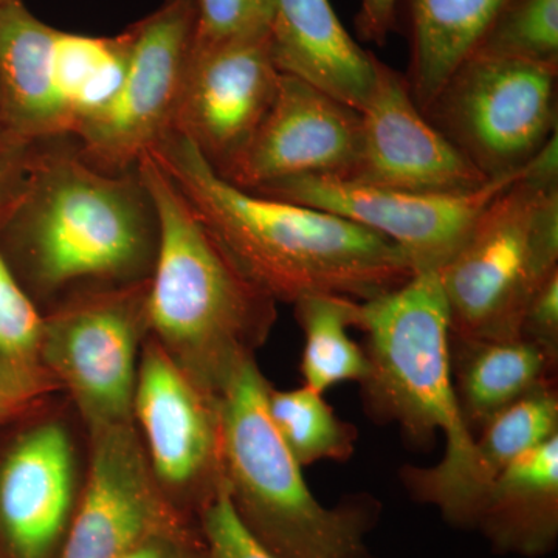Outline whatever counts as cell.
<instances>
[{
  "label": "cell",
  "mask_w": 558,
  "mask_h": 558,
  "mask_svg": "<svg viewBox=\"0 0 558 558\" xmlns=\"http://www.w3.org/2000/svg\"><path fill=\"white\" fill-rule=\"evenodd\" d=\"M558 435L557 381L542 385L502 410L480 429L464 490V529L490 484L517 458Z\"/></svg>",
  "instance_id": "21"
},
{
  "label": "cell",
  "mask_w": 558,
  "mask_h": 558,
  "mask_svg": "<svg viewBox=\"0 0 558 558\" xmlns=\"http://www.w3.org/2000/svg\"><path fill=\"white\" fill-rule=\"evenodd\" d=\"M146 154L238 267L277 303L314 295L368 301L416 275L398 245L352 220L227 182L178 131Z\"/></svg>",
  "instance_id": "2"
},
{
  "label": "cell",
  "mask_w": 558,
  "mask_h": 558,
  "mask_svg": "<svg viewBox=\"0 0 558 558\" xmlns=\"http://www.w3.org/2000/svg\"><path fill=\"white\" fill-rule=\"evenodd\" d=\"M279 80L269 35L191 53L172 131L223 174L266 119Z\"/></svg>",
  "instance_id": "15"
},
{
  "label": "cell",
  "mask_w": 558,
  "mask_h": 558,
  "mask_svg": "<svg viewBox=\"0 0 558 558\" xmlns=\"http://www.w3.org/2000/svg\"><path fill=\"white\" fill-rule=\"evenodd\" d=\"M39 145L0 130V229L24 193Z\"/></svg>",
  "instance_id": "29"
},
{
  "label": "cell",
  "mask_w": 558,
  "mask_h": 558,
  "mask_svg": "<svg viewBox=\"0 0 558 558\" xmlns=\"http://www.w3.org/2000/svg\"><path fill=\"white\" fill-rule=\"evenodd\" d=\"M473 57L558 68V0H508Z\"/></svg>",
  "instance_id": "24"
},
{
  "label": "cell",
  "mask_w": 558,
  "mask_h": 558,
  "mask_svg": "<svg viewBox=\"0 0 558 558\" xmlns=\"http://www.w3.org/2000/svg\"><path fill=\"white\" fill-rule=\"evenodd\" d=\"M44 315L0 253V357L39 363Z\"/></svg>",
  "instance_id": "26"
},
{
  "label": "cell",
  "mask_w": 558,
  "mask_h": 558,
  "mask_svg": "<svg viewBox=\"0 0 558 558\" xmlns=\"http://www.w3.org/2000/svg\"><path fill=\"white\" fill-rule=\"evenodd\" d=\"M191 53L269 35L275 0H193Z\"/></svg>",
  "instance_id": "25"
},
{
  "label": "cell",
  "mask_w": 558,
  "mask_h": 558,
  "mask_svg": "<svg viewBox=\"0 0 558 558\" xmlns=\"http://www.w3.org/2000/svg\"><path fill=\"white\" fill-rule=\"evenodd\" d=\"M199 526L209 558H277L242 526L226 486L202 512Z\"/></svg>",
  "instance_id": "27"
},
{
  "label": "cell",
  "mask_w": 558,
  "mask_h": 558,
  "mask_svg": "<svg viewBox=\"0 0 558 558\" xmlns=\"http://www.w3.org/2000/svg\"><path fill=\"white\" fill-rule=\"evenodd\" d=\"M362 117L306 81L281 73L258 131L220 178L250 191L299 175L348 178L359 160Z\"/></svg>",
  "instance_id": "14"
},
{
  "label": "cell",
  "mask_w": 558,
  "mask_h": 558,
  "mask_svg": "<svg viewBox=\"0 0 558 558\" xmlns=\"http://www.w3.org/2000/svg\"><path fill=\"white\" fill-rule=\"evenodd\" d=\"M154 478L180 515L199 524L222 487L219 399L197 387L150 336L143 341L134 422Z\"/></svg>",
  "instance_id": "10"
},
{
  "label": "cell",
  "mask_w": 558,
  "mask_h": 558,
  "mask_svg": "<svg viewBox=\"0 0 558 558\" xmlns=\"http://www.w3.org/2000/svg\"><path fill=\"white\" fill-rule=\"evenodd\" d=\"M269 38L279 72L362 112L376 81L377 58L349 35L329 0H275Z\"/></svg>",
  "instance_id": "17"
},
{
  "label": "cell",
  "mask_w": 558,
  "mask_h": 558,
  "mask_svg": "<svg viewBox=\"0 0 558 558\" xmlns=\"http://www.w3.org/2000/svg\"><path fill=\"white\" fill-rule=\"evenodd\" d=\"M520 339L538 344L558 359V271L529 301L521 319Z\"/></svg>",
  "instance_id": "30"
},
{
  "label": "cell",
  "mask_w": 558,
  "mask_h": 558,
  "mask_svg": "<svg viewBox=\"0 0 558 558\" xmlns=\"http://www.w3.org/2000/svg\"><path fill=\"white\" fill-rule=\"evenodd\" d=\"M156 202L138 168L110 172L73 137L43 140L0 229V253L33 301H65L148 281L159 250Z\"/></svg>",
  "instance_id": "1"
},
{
  "label": "cell",
  "mask_w": 558,
  "mask_h": 558,
  "mask_svg": "<svg viewBox=\"0 0 558 558\" xmlns=\"http://www.w3.org/2000/svg\"><path fill=\"white\" fill-rule=\"evenodd\" d=\"M557 142L487 205L438 270L451 343L520 339L529 301L558 271Z\"/></svg>",
  "instance_id": "6"
},
{
  "label": "cell",
  "mask_w": 558,
  "mask_h": 558,
  "mask_svg": "<svg viewBox=\"0 0 558 558\" xmlns=\"http://www.w3.org/2000/svg\"><path fill=\"white\" fill-rule=\"evenodd\" d=\"M558 68L472 57L425 116L483 174L523 170L557 135Z\"/></svg>",
  "instance_id": "7"
},
{
  "label": "cell",
  "mask_w": 558,
  "mask_h": 558,
  "mask_svg": "<svg viewBox=\"0 0 558 558\" xmlns=\"http://www.w3.org/2000/svg\"><path fill=\"white\" fill-rule=\"evenodd\" d=\"M10 2V0H0V3Z\"/></svg>",
  "instance_id": "34"
},
{
  "label": "cell",
  "mask_w": 558,
  "mask_h": 558,
  "mask_svg": "<svg viewBox=\"0 0 558 558\" xmlns=\"http://www.w3.org/2000/svg\"><path fill=\"white\" fill-rule=\"evenodd\" d=\"M137 168L160 223L146 299L148 336L197 387L219 399L231 374L266 343L277 301L230 258L149 154Z\"/></svg>",
  "instance_id": "4"
},
{
  "label": "cell",
  "mask_w": 558,
  "mask_h": 558,
  "mask_svg": "<svg viewBox=\"0 0 558 558\" xmlns=\"http://www.w3.org/2000/svg\"><path fill=\"white\" fill-rule=\"evenodd\" d=\"M360 117L359 160L344 179L413 193H468L492 180L422 112L405 75L379 60Z\"/></svg>",
  "instance_id": "13"
},
{
  "label": "cell",
  "mask_w": 558,
  "mask_h": 558,
  "mask_svg": "<svg viewBox=\"0 0 558 558\" xmlns=\"http://www.w3.org/2000/svg\"><path fill=\"white\" fill-rule=\"evenodd\" d=\"M80 495L64 425L50 421L28 429L0 465V542L7 558H58Z\"/></svg>",
  "instance_id": "16"
},
{
  "label": "cell",
  "mask_w": 558,
  "mask_h": 558,
  "mask_svg": "<svg viewBox=\"0 0 558 558\" xmlns=\"http://www.w3.org/2000/svg\"><path fill=\"white\" fill-rule=\"evenodd\" d=\"M495 553L539 558L558 542V435L502 470L473 517Z\"/></svg>",
  "instance_id": "18"
},
{
  "label": "cell",
  "mask_w": 558,
  "mask_h": 558,
  "mask_svg": "<svg viewBox=\"0 0 558 558\" xmlns=\"http://www.w3.org/2000/svg\"><path fill=\"white\" fill-rule=\"evenodd\" d=\"M266 403L271 425L301 468L344 462L355 453L357 427L337 416L322 392L306 385L289 391L270 385Z\"/></svg>",
  "instance_id": "23"
},
{
  "label": "cell",
  "mask_w": 558,
  "mask_h": 558,
  "mask_svg": "<svg viewBox=\"0 0 558 558\" xmlns=\"http://www.w3.org/2000/svg\"><path fill=\"white\" fill-rule=\"evenodd\" d=\"M459 413L473 436L502 410L556 381L558 359L524 339L451 343Z\"/></svg>",
  "instance_id": "20"
},
{
  "label": "cell",
  "mask_w": 558,
  "mask_h": 558,
  "mask_svg": "<svg viewBox=\"0 0 558 558\" xmlns=\"http://www.w3.org/2000/svg\"><path fill=\"white\" fill-rule=\"evenodd\" d=\"M131 31L119 90L73 137L84 159L110 172L137 167L174 128L193 50V0H165Z\"/></svg>",
  "instance_id": "9"
},
{
  "label": "cell",
  "mask_w": 558,
  "mask_h": 558,
  "mask_svg": "<svg viewBox=\"0 0 558 558\" xmlns=\"http://www.w3.org/2000/svg\"><path fill=\"white\" fill-rule=\"evenodd\" d=\"M89 475L58 558H119L182 524L150 470L134 422L90 433Z\"/></svg>",
  "instance_id": "12"
},
{
  "label": "cell",
  "mask_w": 558,
  "mask_h": 558,
  "mask_svg": "<svg viewBox=\"0 0 558 558\" xmlns=\"http://www.w3.org/2000/svg\"><path fill=\"white\" fill-rule=\"evenodd\" d=\"M0 130H5V128L2 126V98H0Z\"/></svg>",
  "instance_id": "33"
},
{
  "label": "cell",
  "mask_w": 558,
  "mask_h": 558,
  "mask_svg": "<svg viewBox=\"0 0 558 558\" xmlns=\"http://www.w3.org/2000/svg\"><path fill=\"white\" fill-rule=\"evenodd\" d=\"M399 0H362L355 27L359 38L384 46L398 25Z\"/></svg>",
  "instance_id": "32"
},
{
  "label": "cell",
  "mask_w": 558,
  "mask_h": 558,
  "mask_svg": "<svg viewBox=\"0 0 558 558\" xmlns=\"http://www.w3.org/2000/svg\"><path fill=\"white\" fill-rule=\"evenodd\" d=\"M526 171L527 165L468 193L379 189L336 175H299L252 193L352 220L398 245L414 274H421L438 271L468 238L487 205Z\"/></svg>",
  "instance_id": "11"
},
{
  "label": "cell",
  "mask_w": 558,
  "mask_h": 558,
  "mask_svg": "<svg viewBox=\"0 0 558 558\" xmlns=\"http://www.w3.org/2000/svg\"><path fill=\"white\" fill-rule=\"evenodd\" d=\"M366 333L371 373L365 409L416 444L446 436V454L432 468H403L411 497L464 527V490L475 436L459 413L450 359V317L438 271H421L377 299L357 301L355 326Z\"/></svg>",
  "instance_id": "3"
},
{
  "label": "cell",
  "mask_w": 558,
  "mask_h": 558,
  "mask_svg": "<svg viewBox=\"0 0 558 558\" xmlns=\"http://www.w3.org/2000/svg\"><path fill=\"white\" fill-rule=\"evenodd\" d=\"M58 389L61 385L40 363L0 357V424L38 405Z\"/></svg>",
  "instance_id": "28"
},
{
  "label": "cell",
  "mask_w": 558,
  "mask_h": 558,
  "mask_svg": "<svg viewBox=\"0 0 558 558\" xmlns=\"http://www.w3.org/2000/svg\"><path fill=\"white\" fill-rule=\"evenodd\" d=\"M119 558H209L199 524H182L149 535Z\"/></svg>",
  "instance_id": "31"
},
{
  "label": "cell",
  "mask_w": 558,
  "mask_h": 558,
  "mask_svg": "<svg viewBox=\"0 0 558 558\" xmlns=\"http://www.w3.org/2000/svg\"><path fill=\"white\" fill-rule=\"evenodd\" d=\"M148 286L83 293L44 315L39 363L68 389L90 433L134 422Z\"/></svg>",
  "instance_id": "8"
},
{
  "label": "cell",
  "mask_w": 558,
  "mask_h": 558,
  "mask_svg": "<svg viewBox=\"0 0 558 558\" xmlns=\"http://www.w3.org/2000/svg\"><path fill=\"white\" fill-rule=\"evenodd\" d=\"M508 0H399L410 43L411 95L427 112L447 81L473 57Z\"/></svg>",
  "instance_id": "19"
},
{
  "label": "cell",
  "mask_w": 558,
  "mask_h": 558,
  "mask_svg": "<svg viewBox=\"0 0 558 558\" xmlns=\"http://www.w3.org/2000/svg\"><path fill=\"white\" fill-rule=\"evenodd\" d=\"M270 384L244 360L219 395L227 494L242 526L277 558H377L366 535L379 521L368 495L326 508L312 494L267 413Z\"/></svg>",
  "instance_id": "5"
},
{
  "label": "cell",
  "mask_w": 558,
  "mask_h": 558,
  "mask_svg": "<svg viewBox=\"0 0 558 558\" xmlns=\"http://www.w3.org/2000/svg\"><path fill=\"white\" fill-rule=\"evenodd\" d=\"M293 306L304 332L301 373L306 387L325 395L343 381L363 384L368 379L371 365L365 348L348 332L355 326L357 301L314 295Z\"/></svg>",
  "instance_id": "22"
}]
</instances>
